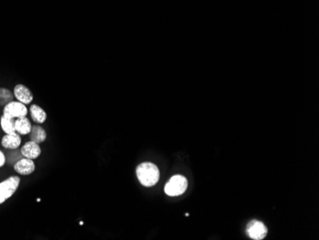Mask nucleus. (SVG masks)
I'll list each match as a JSON object with an SVG mask.
<instances>
[{
  "mask_svg": "<svg viewBox=\"0 0 319 240\" xmlns=\"http://www.w3.org/2000/svg\"><path fill=\"white\" fill-rule=\"evenodd\" d=\"M136 174L139 182L144 187H153L160 179V171L158 167L150 162H145L137 167Z\"/></svg>",
  "mask_w": 319,
  "mask_h": 240,
  "instance_id": "1",
  "label": "nucleus"
},
{
  "mask_svg": "<svg viewBox=\"0 0 319 240\" xmlns=\"http://www.w3.org/2000/svg\"><path fill=\"white\" fill-rule=\"evenodd\" d=\"M187 189V180L183 175H174L165 186L167 195L174 197L182 195Z\"/></svg>",
  "mask_w": 319,
  "mask_h": 240,
  "instance_id": "2",
  "label": "nucleus"
},
{
  "mask_svg": "<svg viewBox=\"0 0 319 240\" xmlns=\"http://www.w3.org/2000/svg\"><path fill=\"white\" fill-rule=\"evenodd\" d=\"M20 185V177L11 176L0 183V205L11 198Z\"/></svg>",
  "mask_w": 319,
  "mask_h": 240,
  "instance_id": "3",
  "label": "nucleus"
},
{
  "mask_svg": "<svg viewBox=\"0 0 319 240\" xmlns=\"http://www.w3.org/2000/svg\"><path fill=\"white\" fill-rule=\"evenodd\" d=\"M27 113H28V108L26 107V104L18 101L10 102L4 106V110H3V115L12 119L26 117Z\"/></svg>",
  "mask_w": 319,
  "mask_h": 240,
  "instance_id": "4",
  "label": "nucleus"
},
{
  "mask_svg": "<svg viewBox=\"0 0 319 240\" xmlns=\"http://www.w3.org/2000/svg\"><path fill=\"white\" fill-rule=\"evenodd\" d=\"M247 232L251 239L261 240L266 238V236L268 234V229L260 221L253 220L248 225Z\"/></svg>",
  "mask_w": 319,
  "mask_h": 240,
  "instance_id": "5",
  "label": "nucleus"
},
{
  "mask_svg": "<svg viewBox=\"0 0 319 240\" xmlns=\"http://www.w3.org/2000/svg\"><path fill=\"white\" fill-rule=\"evenodd\" d=\"M14 169L20 175H30L34 171L35 165L32 159L24 157L16 162Z\"/></svg>",
  "mask_w": 319,
  "mask_h": 240,
  "instance_id": "6",
  "label": "nucleus"
},
{
  "mask_svg": "<svg viewBox=\"0 0 319 240\" xmlns=\"http://www.w3.org/2000/svg\"><path fill=\"white\" fill-rule=\"evenodd\" d=\"M14 96L18 102H20L24 104H30L34 100L33 93L31 92L28 87H26L23 85H17L15 86Z\"/></svg>",
  "mask_w": 319,
  "mask_h": 240,
  "instance_id": "7",
  "label": "nucleus"
},
{
  "mask_svg": "<svg viewBox=\"0 0 319 240\" xmlns=\"http://www.w3.org/2000/svg\"><path fill=\"white\" fill-rule=\"evenodd\" d=\"M20 152L23 155V157L34 160L40 156L41 149L39 147V144H36L33 141H29L21 148Z\"/></svg>",
  "mask_w": 319,
  "mask_h": 240,
  "instance_id": "8",
  "label": "nucleus"
},
{
  "mask_svg": "<svg viewBox=\"0 0 319 240\" xmlns=\"http://www.w3.org/2000/svg\"><path fill=\"white\" fill-rule=\"evenodd\" d=\"M1 144H2V147L5 148V149L17 150L21 145L20 135L17 132H14V133H11V134H6L2 138Z\"/></svg>",
  "mask_w": 319,
  "mask_h": 240,
  "instance_id": "9",
  "label": "nucleus"
},
{
  "mask_svg": "<svg viewBox=\"0 0 319 240\" xmlns=\"http://www.w3.org/2000/svg\"><path fill=\"white\" fill-rule=\"evenodd\" d=\"M29 134L31 141H33L36 144L43 143L47 138V133H46L45 129L37 124L32 126V129L30 131Z\"/></svg>",
  "mask_w": 319,
  "mask_h": 240,
  "instance_id": "10",
  "label": "nucleus"
},
{
  "mask_svg": "<svg viewBox=\"0 0 319 240\" xmlns=\"http://www.w3.org/2000/svg\"><path fill=\"white\" fill-rule=\"evenodd\" d=\"M30 114L32 117V120L36 123H43L47 119L46 112L38 105L32 104L30 107Z\"/></svg>",
  "mask_w": 319,
  "mask_h": 240,
  "instance_id": "11",
  "label": "nucleus"
},
{
  "mask_svg": "<svg viewBox=\"0 0 319 240\" xmlns=\"http://www.w3.org/2000/svg\"><path fill=\"white\" fill-rule=\"evenodd\" d=\"M32 129L31 121L27 117L18 118L16 120V132L19 135H27Z\"/></svg>",
  "mask_w": 319,
  "mask_h": 240,
  "instance_id": "12",
  "label": "nucleus"
},
{
  "mask_svg": "<svg viewBox=\"0 0 319 240\" xmlns=\"http://www.w3.org/2000/svg\"><path fill=\"white\" fill-rule=\"evenodd\" d=\"M0 124L3 131L6 134H11L16 132V119H12L3 115L0 119Z\"/></svg>",
  "mask_w": 319,
  "mask_h": 240,
  "instance_id": "13",
  "label": "nucleus"
},
{
  "mask_svg": "<svg viewBox=\"0 0 319 240\" xmlns=\"http://www.w3.org/2000/svg\"><path fill=\"white\" fill-rule=\"evenodd\" d=\"M14 93L7 88H0V105H6L14 99Z\"/></svg>",
  "mask_w": 319,
  "mask_h": 240,
  "instance_id": "14",
  "label": "nucleus"
},
{
  "mask_svg": "<svg viewBox=\"0 0 319 240\" xmlns=\"http://www.w3.org/2000/svg\"><path fill=\"white\" fill-rule=\"evenodd\" d=\"M5 163H6V157H5L4 153L0 150V168L3 167L5 165Z\"/></svg>",
  "mask_w": 319,
  "mask_h": 240,
  "instance_id": "15",
  "label": "nucleus"
}]
</instances>
